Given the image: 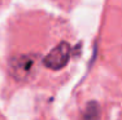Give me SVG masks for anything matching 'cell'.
I'll use <instances>...</instances> for the list:
<instances>
[{
  "label": "cell",
  "mask_w": 122,
  "mask_h": 120,
  "mask_svg": "<svg viewBox=\"0 0 122 120\" xmlns=\"http://www.w3.org/2000/svg\"><path fill=\"white\" fill-rule=\"evenodd\" d=\"M70 53H71V48L69 45V43L62 41L59 45H56L46 56V58L43 59V63H44L46 67L51 68V70H60L64 66H66V63L69 62Z\"/></svg>",
  "instance_id": "1"
},
{
  "label": "cell",
  "mask_w": 122,
  "mask_h": 120,
  "mask_svg": "<svg viewBox=\"0 0 122 120\" xmlns=\"http://www.w3.org/2000/svg\"><path fill=\"white\" fill-rule=\"evenodd\" d=\"M33 66H34V62L29 57H21V58L17 59L16 63H13V68L18 76H24L26 74H29Z\"/></svg>",
  "instance_id": "2"
},
{
  "label": "cell",
  "mask_w": 122,
  "mask_h": 120,
  "mask_svg": "<svg viewBox=\"0 0 122 120\" xmlns=\"http://www.w3.org/2000/svg\"><path fill=\"white\" fill-rule=\"evenodd\" d=\"M100 118V108L96 102H90L83 112V120H99Z\"/></svg>",
  "instance_id": "3"
}]
</instances>
